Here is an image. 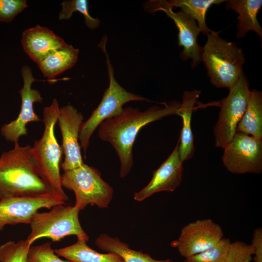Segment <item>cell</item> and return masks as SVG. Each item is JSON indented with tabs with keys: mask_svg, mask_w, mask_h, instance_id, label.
I'll return each mask as SVG.
<instances>
[{
	"mask_svg": "<svg viewBox=\"0 0 262 262\" xmlns=\"http://www.w3.org/2000/svg\"><path fill=\"white\" fill-rule=\"evenodd\" d=\"M180 103L172 100L162 107L154 105L145 111L128 107L123 108L118 115L106 119L99 126L98 135L104 141L110 143L119 158V176L124 178L131 171L133 164L132 147L140 130L163 117L177 115Z\"/></svg>",
	"mask_w": 262,
	"mask_h": 262,
	"instance_id": "1",
	"label": "cell"
},
{
	"mask_svg": "<svg viewBox=\"0 0 262 262\" xmlns=\"http://www.w3.org/2000/svg\"><path fill=\"white\" fill-rule=\"evenodd\" d=\"M53 193L41 177L32 147L14 143L0 157V200Z\"/></svg>",
	"mask_w": 262,
	"mask_h": 262,
	"instance_id": "2",
	"label": "cell"
},
{
	"mask_svg": "<svg viewBox=\"0 0 262 262\" xmlns=\"http://www.w3.org/2000/svg\"><path fill=\"white\" fill-rule=\"evenodd\" d=\"M201 54L211 83L216 88H229L244 73L245 54L235 42L221 38L211 31Z\"/></svg>",
	"mask_w": 262,
	"mask_h": 262,
	"instance_id": "3",
	"label": "cell"
},
{
	"mask_svg": "<svg viewBox=\"0 0 262 262\" xmlns=\"http://www.w3.org/2000/svg\"><path fill=\"white\" fill-rule=\"evenodd\" d=\"M59 111L56 98L44 108V131L42 137L34 141L32 149L41 177L53 193L62 196L66 202L68 198L62 186L60 174L63 151L54 133Z\"/></svg>",
	"mask_w": 262,
	"mask_h": 262,
	"instance_id": "4",
	"label": "cell"
},
{
	"mask_svg": "<svg viewBox=\"0 0 262 262\" xmlns=\"http://www.w3.org/2000/svg\"><path fill=\"white\" fill-rule=\"evenodd\" d=\"M106 37H104L98 46L106 55L109 84L98 106L81 126L79 141L85 157L92 135L103 121L120 114L123 109V105L129 101H151L143 97L127 91L118 83L115 78L113 66L106 49Z\"/></svg>",
	"mask_w": 262,
	"mask_h": 262,
	"instance_id": "5",
	"label": "cell"
},
{
	"mask_svg": "<svg viewBox=\"0 0 262 262\" xmlns=\"http://www.w3.org/2000/svg\"><path fill=\"white\" fill-rule=\"evenodd\" d=\"M80 211L74 206L58 205L49 212H36L30 223L31 231L26 241L31 246L42 238L59 242L65 237L75 235L78 240H89V236L82 229L79 219Z\"/></svg>",
	"mask_w": 262,
	"mask_h": 262,
	"instance_id": "6",
	"label": "cell"
},
{
	"mask_svg": "<svg viewBox=\"0 0 262 262\" xmlns=\"http://www.w3.org/2000/svg\"><path fill=\"white\" fill-rule=\"evenodd\" d=\"M61 185L75 195L74 207L81 211L88 205L99 208L108 207L113 196V188L101 177L100 173L84 163L61 175Z\"/></svg>",
	"mask_w": 262,
	"mask_h": 262,
	"instance_id": "7",
	"label": "cell"
},
{
	"mask_svg": "<svg viewBox=\"0 0 262 262\" xmlns=\"http://www.w3.org/2000/svg\"><path fill=\"white\" fill-rule=\"evenodd\" d=\"M229 89L228 96L220 102L219 117L213 128L215 146L223 149L236 133L250 97L249 82L244 72Z\"/></svg>",
	"mask_w": 262,
	"mask_h": 262,
	"instance_id": "8",
	"label": "cell"
},
{
	"mask_svg": "<svg viewBox=\"0 0 262 262\" xmlns=\"http://www.w3.org/2000/svg\"><path fill=\"white\" fill-rule=\"evenodd\" d=\"M144 7L150 13L162 11L174 21L179 31V45L183 48L180 58L183 61L191 59V68H195L201 62L203 50L197 41L200 31L196 20L180 9L174 12L165 0H149L144 4Z\"/></svg>",
	"mask_w": 262,
	"mask_h": 262,
	"instance_id": "9",
	"label": "cell"
},
{
	"mask_svg": "<svg viewBox=\"0 0 262 262\" xmlns=\"http://www.w3.org/2000/svg\"><path fill=\"white\" fill-rule=\"evenodd\" d=\"M222 161L227 170L233 174L262 172V139L236 133L224 148Z\"/></svg>",
	"mask_w": 262,
	"mask_h": 262,
	"instance_id": "10",
	"label": "cell"
},
{
	"mask_svg": "<svg viewBox=\"0 0 262 262\" xmlns=\"http://www.w3.org/2000/svg\"><path fill=\"white\" fill-rule=\"evenodd\" d=\"M66 202L62 196L54 193L2 199L0 200V231L7 225L30 224L33 215L39 210L51 209Z\"/></svg>",
	"mask_w": 262,
	"mask_h": 262,
	"instance_id": "11",
	"label": "cell"
},
{
	"mask_svg": "<svg viewBox=\"0 0 262 262\" xmlns=\"http://www.w3.org/2000/svg\"><path fill=\"white\" fill-rule=\"evenodd\" d=\"M223 238L219 224L210 218L199 219L185 225L171 246L185 259L213 247Z\"/></svg>",
	"mask_w": 262,
	"mask_h": 262,
	"instance_id": "12",
	"label": "cell"
},
{
	"mask_svg": "<svg viewBox=\"0 0 262 262\" xmlns=\"http://www.w3.org/2000/svg\"><path fill=\"white\" fill-rule=\"evenodd\" d=\"M23 86L19 90L21 105L17 117L1 128L2 136L7 141L18 142L19 138L28 135L26 125L32 122H39L41 120L34 110L35 103H41L43 98L39 90L32 88V83L36 81L32 74L30 67L24 66L21 68Z\"/></svg>",
	"mask_w": 262,
	"mask_h": 262,
	"instance_id": "13",
	"label": "cell"
},
{
	"mask_svg": "<svg viewBox=\"0 0 262 262\" xmlns=\"http://www.w3.org/2000/svg\"><path fill=\"white\" fill-rule=\"evenodd\" d=\"M83 116L71 105L60 108L57 122L62 136V149L65 154L61 164L64 171L77 168L84 163L81 151L79 136Z\"/></svg>",
	"mask_w": 262,
	"mask_h": 262,
	"instance_id": "14",
	"label": "cell"
},
{
	"mask_svg": "<svg viewBox=\"0 0 262 262\" xmlns=\"http://www.w3.org/2000/svg\"><path fill=\"white\" fill-rule=\"evenodd\" d=\"M180 139L172 152L156 170L149 183L140 191L134 194V199L141 201L153 194L162 191L173 192L180 185L183 176V162L179 146Z\"/></svg>",
	"mask_w": 262,
	"mask_h": 262,
	"instance_id": "15",
	"label": "cell"
},
{
	"mask_svg": "<svg viewBox=\"0 0 262 262\" xmlns=\"http://www.w3.org/2000/svg\"><path fill=\"white\" fill-rule=\"evenodd\" d=\"M21 43L25 53L36 64L51 51L68 45L53 32L39 25L25 30Z\"/></svg>",
	"mask_w": 262,
	"mask_h": 262,
	"instance_id": "16",
	"label": "cell"
},
{
	"mask_svg": "<svg viewBox=\"0 0 262 262\" xmlns=\"http://www.w3.org/2000/svg\"><path fill=\"white\" fill-rule=\"evenodd\" d=\"M225 2L227 10L238 14L236 37L244 38L249 31H254L262 42V28L257 19V14L262 6V0H226Z\"/></svg>",
	"mask_w": 262,
	"mask_h": 262,
	"instance_id": "17",
	"label": "cell"
},
{
	"mask_svg": "<svg viewBox=\"0 0 262 262\" xmlns=\"http://www.w3.org/2000/svg\"><path fill=\"white\" fill-rule=\"evenodd\" d=\"M200 93L201 91L196 89L185 91L183 93L182 102L178 110L177 115L181 116L182 119L179 151L183 162L191 159L194 154L195 148L191 125V119L195 104Z\"/></svg>",
	"mask_w": 262,
	"mask_h": 262,
	"instance_id": "18",
	"label": "cell"
},
{
	"mask_svg": "<svg viewBox=\"0 0 262 262\" xmlns=\"http://www.w3.org/2000/svg\"><path fill=\"white\" fill-rule=\"evenodd\" d=\"M79 51L68 44L50 52L37 63L38 66L44 76L50 81L75 65Z\"/></svg>",
	"mask_w": 262,
	"mask_h": 262,
	"instance_id": "19",
	"label": "cell"
},
{
	"mask_svg": "<svg viewBox=\"0 0 262 262\" xmlns=\"http://www.w3.org/2000/svg\"><path fill=\"white\" fill-rule=\"evenodd\" d=\"M83 240L54 250V252L71 262H124L118 254L114 252L100 253L91 248Z\"/></svg>",
	"mask_w": 262,
	"mask_h": 262,
	"instance_id": "20",
	"label": "cell"
},
{
	"mask_svg": "<svg viewBox=\"0 0 262 262\" xmlns=\"http://www.w3.org/2000/svg\"><path fill=\"white\" fill-rule=\"evenodd\" d=\"M236 133L251 135L262 139V92L251 91L245 112L239 122Z\"/></svg>",
	"mask_w": 262,
	"mask_h": 262,
	"instance_id": "21",
	"label": "cell"
},
{
	"mask_svg": "<svg viewBox=\"0 0 262 262\" xmlns=\"http://www.w3.org/2000/svg\"><path fill=\"white\" fill-rule=\"evenodd\" d=\"M95 242L101 250L118 254L124 262H174L170 259H154L147 253L130 248L127 244L121 241L117 237H111L105 233L98 236Z\"/></svg>",
	"mask_w": 262,
	"mask_h": 262,
	"instance_id": "22",
	"label": "cell"
},
{
	"mask_svg": "<svg viewBox=\"0 0 262 262\" xmlns=\"http://www.w3.org/2000/svg\"><path fill=\"white\" fill-rule=\"evenodd\" d=\"M224 0H165L166 3L180 9L191 16L196 21L200 32L207 36L211 32L206 22V15L208 9L213 4H219Z\"/></svg>",
	"mask_w": 262,
	"mask_h": 262,
	"instance_id": "23",
	"label": "cell"
},
{
	"mask_svg": "<svg viewBox=\"0 0 262 262\" xmlns=\"http://www.w3.org/2000/svg\"><path fill=\"white\" fill-rule=\"evenodd\" d=\"M88 2L86 0H64L61 3L62 9L59 14V19H69L75 12H79L84 16L85 23L90 29L97 28L100 21L97 18L92 17L89 13Z\"/></svg>",
	"mask_w": 262,
	"mask_h": 262,
	"instance_id": "24",
	"label": "cell"
},
{
	"mask_svg": "<svg viewBox=\"0 0 262 262\" xmlns=\"http://www.w3.org/2000/svg\"><path fill=\"white\" fill-rule=\"evenodd\" d=\"M30 247L26 240L8 241L0 246V262H28Z\"/></svg>",
	"mask_w": 262,
	"mask_h": 262,
	"instance_id": "25",
	"label": "cell"
},
{
	"mask_svg": "<svg viewBox=\"0 0 262 262\" xmlns=\"http://www.w3.org/2000/svg\"><path fill=\"white\" fill-rule=\"evenodd\" d=\"M231 243L224 237L213 247L185 258L183 262H225Z\"/></svg>",
	"mask_w": 262,
	"mask_h": 262,
	"instance_id": "26",
	"label": "cell"
},
{
	"mask_svg": "<svg viewBox=\"0 0 262 262\" xmlns=\"http://www.w3.org/2000/svg\"><path fill=\"white\" fill-rule=\"evenodd\" d=\"M28 262H71L61 259L54 252L50 242L31 246L28 254Z\"/></svg>",
	"mask_w": 262,
	"mask_h": 262,
	"instance_id": "27",
	"label": "cell"
},
{
	"mask_svg": "<svg viewBox=\"0 0 262 262\" xmlns=\"http://www.w3.org/2000/svg\"><path fill=\"white\" fill-rule=\"evenodd\" d=\"M253 251L251 244L239 241L231 242L225 262H250Z\"/></svg>",
	"mask_w": 262,
	"mask_h": 262,
	"instance_id": "28",
	"label": "cell"
},
{
	"mask_svg": "<svg viewBox=\"0 0 262 262\" xmlns=\"http://www.w3.org/2000/svg\"><path fill=\"white\" fill-rule=\"evenodd\" d=\"M27 7L26 0H0V21H12Z\"/></svg>",
	"mask_w": 262,
	"mask_h": 262,
	"instance_id": "29",
	"label": "cell"
},
{
	"mask_svg": "<svg viewBox=\"0 0 262 262\" xmlns=\"http://www.w3.org/2000/svg\"><path fill=\"white\" fill-rule=\"evenodd\" d=\"M253 248L254 262H262V229L256 228L253 232L251 243Z\"/></svg>",
	"mask_w": 262,
	"mask_h": 262,
	"instance_id": "30",
	"label": "cell"
}]
</instances>
